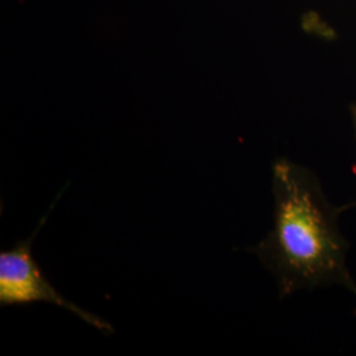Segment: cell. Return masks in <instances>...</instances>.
Returning a JSON list of instances; mask_svg holds the SVG:
<instances>
[{"label": "cell", "instance_id": "6da1fadb", "mask_svg": "<svg viewBox=\"0 0 356 356\" xmlns=\"http://www.w3.org/2000/svg\"><path fill=\"white\" fill-rule=\"evenodd\" d=\"M273 229L247 251L275 276L280 298L297 291L342 285L356 296L346 256L348 243L338 226L341 207L323 194L317 176L286 159L272 166Z\"/></svg>", "mask_w": 356, "mask_h": 356}, {"label": "cell", "instance_id": "7a4b0ae2", "mask_svg": "<svg viewBox=\"0 0 356 356\" xmlns=\"http://www.w3.org/2000/svg\"><path fill=\"white\" fill-rule=\"evenodd\" d=\"M60 197H57L58 200ZM56 200V201H57ZM56 201L48 213L38 222V229L24 241H19L10 250L0 252V305H23L32 302H48L73 313L103 334H111L114 327L94 313L76 305L57 291L42 273L32 254L33 241L47 222Z\"/></svg>", "mask_w": 356, "mask_h": 356}, {"label": "cell", "instance_id": "3957f363", "mask_svg": "<svg viewBox=\"0 0 356 356\" xmlns=\"http://www.w3.org/2000/svg\"><path fill=\"white\" fill-rule=\"evenodd\" d=\"M350 111H351V118H353V123H354V129H355L356 135V102L354 103V104H351ZM353 207H356V200L354 202L347 204V206H342L341 209H342V211H344V210H347V209H353Z\"/></svg>", "mask_w": 356, "mask_h": 356}]
</instances>
